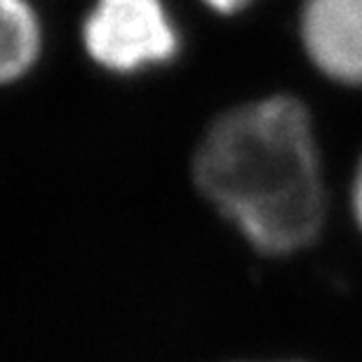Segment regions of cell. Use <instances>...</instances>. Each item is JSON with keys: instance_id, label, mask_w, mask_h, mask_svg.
Segmentation results:
<instances>
[{"instance_id": "3", "label": "cell", "mask_w": 362, "mask_h": 362, "mask_svg": "<svg viewBox=\"0 0 362 362\" xmlns=\"http://www.w3.org/2000/svg\"><path fill=\"white\" fill-rule=\"evenodd\" d=\"M301 38L325 76L362 85V0H306Z\"/></svg>"}, {"instance_id": "6", "label": "cell", "mask_w": 362, "mask_h": 362, "mask_svg": "<svg viewBox=\"0 0 362 362\" xmlns=\"http://www.w3.org/2000/svg\"><path fill=\"white\" fill-rule=\"evenodd\" d=\"M205 3L209 7H214L216 12H235V10H240V7H245L250 3V0H205Z\"/></svg>"}, {"instance_id": "1", "label": "cell", "mask_w": 362, "mask_h": 362, "mask_svg": "<svg viewBox=\"0 0 362 362\" xmlns=\"http://www.w3.org/2000/svg\"><path fill=\"white\" fill-rule=\"evenodd\" d=\"M202 195L266 255H287L320 230L325 193L308 111L269 97L219 115L193 158Z\"/></svg>"}, {"instance_id": "2", "label": "cell", "mask_w": 362, "mask_h": 362, "mask_svg": "<svg viewBox=\"0 0 362 362\" xmlns=\"http://www.w3.org/2000/svg\"><path fill=\"white\" fill-rule=\"evenodd\" d=\"M83 40L94 62L122 74L168 62L177 52V33L160 0H97Z\"/></svg>"}, {"instance_id": "5", "label": "cell", "mask_w": 362, "mask_h": 362, "mask_svg": "<svg viewBox=\"0 0 362 362\" xmlns=\"http://www.w3.org/2000/svg\"><path fill=\"white\" fill-rule=\"evenodd\" d=\"M351 205H353V214H356V221L360 223V228H362V160H360V165H358L356 181H353V198H351Z\"/></svg>"}, {"instance_id": "4", "label": "cell", "mask_w": 362, "mask_h": 362, "mask_svg": "<svg viewBox=\"0 0 362 362\" xmlns=\"http://www.w3.org/2000/svg\"><path fill=\"white\" fill-rule=\"evenodd\" d=\"M3 5V59L0 76L5 83L21 78L38 57V21L24 0H0Z\"/></svg>"}]
</instances>
